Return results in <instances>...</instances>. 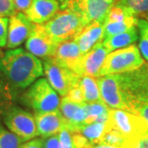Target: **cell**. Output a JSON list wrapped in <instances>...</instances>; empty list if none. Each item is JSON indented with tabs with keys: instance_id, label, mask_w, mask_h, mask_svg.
<instances>
[{
	"instance_id": "obj_1",
	"label": "cell",
	"mask_w": 148,
	"mask_h": 148,
	"mask_svg": "<svg viewBox=\"0 0 148 148\" xmlns=\"http://www.w3.org/2000/svg\"><path fill=\"white\" fill-rule=\"evenodd\" d=\"M39 58L21 48L7 50L0 57V77L17 92L25 90L43 75Z\"/></svg>"
},
{
	"instance_id": "obj_2",
	"label": "cell",
	"mask_w": 148,
	"mask_h": 148,
	"mask_svg": "<svg viewBox=\"0 0 148 148\" xmlns=\"http://www.w3.org/2000/svg\"><path fill=\"white\" fill-rule=\"evenodd\" d=\"M119 86L128 112L138 114L148 123V65L119 74Z\"/></svg>"
},
{
	"instance_id": "obj_3",
	"label": "cell",
	"mask_w": 148,
	"mask_h": 148,
	"mask_svg": "<svg viewBox=\"0 0 148 148\" xmlns=\"http://www.w3.org/2000/svg\"><path fill=\"white\" fill-rule=\"evenodd\" d=\"M20 101L35 114L58 110L60 105L57 92L45 78H40L33 82L21 94Z\"/></svg>"
},
{
	"instance_id": "obj_4",
	"label": "cell",
	"mask_w": 148,
	"mask_h": 148,
	"mask_svg": "<svg viewBox=\"0 0 148 148\" xmlns=\"http://www.w3.org/2000/svg\"><path fill=\"white\" fill-rule=\"evenodd\" d=\"M106 127L116 130L127 140L138 142L148 136V123L143 117L123 110L109 109Z\"/></svg>"
},
{
	"instance_id": "obj_5",
	"label": "cell",
	"mask_w": 148,
	"mask_h": 148,
	"mask_svg": "<svg viewBox=\"0 0 148 148\" xmlns=\"http://www.w3.org/2000/svg\"><path fill=\"white\" fill-rule=\"evenodd\" d=\"M43 26L53 40L60 44L74 40L84 29L86 24L73 11L61 9Z\"/></svg>"
},
{
	"instance_id": "obj_6",
	"label": "cell",
	"mask_w": 148,
	"mask_h": 148,
	"mask_svg": "<svg viewBox=\"0 0 148 148\" xmlns=\"http://www.w3.org/2000/svg\"><path fill=\"white\" fill-rule=\"evenodd\" d=\"M145 64L140 50L135 44L112 51L106 56L99 77L122 74L138 70Z\"/></svg>"
},
{
	"instance_id": "obj_7",
	"label": "cell",
	"mask_w": 148,
	"mask_h": 148,
	"mask_svg": "<svg viewBox=\"0 0 148 148\" xmlns=\"http://www.w3.org/2000/svg\"><path fill=\"white\" fill-rule=\"evenodd\" d=\"M2 118L7 128L23 143L39 136L34 115L19 106H11Z\"/></svg>"
},
{
	"instance_id": "obj_8",
	"label": "cell",
	"mask_w": 148,
	"mask_h": 148,
	"mask_svg": "<svg viewBox=\"0 0 148 148\" xmlns=\"http://www.w3.org/2000/svg\"><path fill=\"white\" fill-rule=\"evenodd\" d=\"M60 9H69L77 13L86 27L94 22H105L114 3L106 0H64L59 3Z\"/></svg>"
},
{
	"instance_id": "obj_9",
	"label": "cell",
	"mask_w": 148,
	"mask_h": 148,
	"mask_svg": "<svg viewBox=\"0 0 148 148\" xmlns=\"http://www.w3.org/2000/svg\"><path fill=\"white\" fill-rule=\"evenodd\" d=\"M42 64L49 83L61 96L68 95L69 91L78 84L81 76L58 64L53 57L43 59Z\"/></svg>"
},
{
	"instance_id": "obj_10",
	"label": "cell",
	"mask_w": 148,
	"mask_h": 148,
	"mask_svg": "<svg viewBox=\"0 0 148 148\" xmlns=\"http://www.w3.org/2000/svg\"><path fill=\"white\" fill-rule=\"evenodd\" d=\"M58 45L41 24H35L26 41L27 51L42 59L54 57Z\"/></svg>"
},
{
	"instance_id": "obj_11",
	"label": "cell",
	"mask_w": 148,
	"mask_h": 148,
	"mask_svg": "<svg viewBox=\"0 0 148 148\" xmlns=\"http://www.w3.org/2000/svg\"><path fill=\"white\" fill-rule=\"evenodd\" d=\"M102 101L110 109L128 111L122 94L119 74H110L97 77Z\"/></svg>"
},
{
	"instance_id": "obj_12",
	"label": "cell",
	"mask_w": 148,
	"mask_h": 148,
	"mask_svg": "<svg viewBox=\"0 0 148 148\" xmlns=\"http://www.w3.org/2000/svg\"><path fill=\"white\" fill-rule=\"evenodd\" d=\"M35 23L30 21L24 12H16L10 16L8 23L7 49H15L27 41L31 35Z\"/></svg>"
},
{
	"instance_id": "obj_13",
	"label": "cell",
	"mask_w": 148,
	"mask_h": 148,
	"mask_svg": "<svg viewBox=\"0 0 148 148\" xmlns=\"http://www.w3.org/2000/svg\"><path fill=\"white\" fill-rule=\"evenodd\" d=\"M84 55V53H82L78 45L74 40H72L58 44L53 58L58 64L82 76V62Z\"/></svg>"
},
{
	"instance_id": "obj_14",
	"label": "cell",
	"mask_w": 148,
	"mask_h": 148,
	"mask_svg": "<svg viewBox=\"0 0 148 148\" xmlns=\"http://www.w3.org/2000/svg\"><path fill=\"white\" fill-rule=\"evenodd\" d=\"M59 111L64 118L65 127L71 132H79L86 125V112L83 104H77L72 101L68 96L62 98L59 105Z\"/></svg>"
},
{
	"instance_id": "obj_15",
	"label": "cell",
	"mask_w": 148,
	"mask_h": 148,
	"mask_svg": "<svg viewBox=\"0 0 148 148\" xmlns=\"http://www.w3.org/2000/svg\"><path fill=\"white\" fill-rule=\"evenodd\" d=\"M60 10L58 0H32L31 5L24 12L30 21L35 24H45Z\"/></svg>"
},
{
	"instance_id": "obj_16",
	"label": "cell",
	"mask_w": 148,
	"mask_h": 148,
	"mask_svg": "<svg viewBox=\"0 0 148 148\" xmlns=\"http://www.w3.org/2000/svg\"><path fill=\"white\" fill-rule=\"evenodd\" d=\"M109 53L103 41L95 44L90 51L85 53L82 62V76L99 77L101 67Z\"/></svg>"
},
{
	"instance_id": "obj_17",
	"label": "cell",
	"mask_w": 148,
	"mask_h": 148,
	"mask_svg": "<svg viewBox=\"0 0 148 148\" xmlns=\"http://www.w3.org/2000/svg\"><path fill=\"white\" fill-rule=\"evenodd\" d=\"M34 117L39 136L42 138L58 134L65 127L64 118L59 110L47 113L35 114Z\"/></svg>"
},
{
	"instance_id": "obj_18",
	"label": "cell",
	"mask_w": 148,
	"mask_h": 148,
	"mask_svg": "<svg viewBox=\"0 0 148 148\" xmlns=\"http://www.w3.org/2000/svg\"><path fill=\"white\" fill-rule=\"evenodd\" d=\"M105 22H94L85 27L80 34L74 39L82 53H86L98 42L103 41Z\"/></svg>"
},
{
	"instance_id": "obj_19",
	"label": "cell",
	"mask_w": 148,
	"mask_h": 148,
	"mask_svg": "<svg viewBox=\"0 0 148 148\" xmlns=\"http://www.w3.org/2000/svg\"><path fill=\"white\" fill-rule=\"evenodd\" d=\"M138 39L137 27H133L127 31L108 37L103 40V44L109 53L116 49L127 47L136 42Z\"/></svg>"
},
{
	"instance_id": "obj_20",
	"label": "cell",
	"mask_w": 148,
	"mask_h": 148,
	"mask_svg": "<svg viewBox=\"0 0 148 148\" xmlns=\"http://www.w3.org/2000/svg\"><path fill=\"white\" fill-rule=\"evenodd\" d=\"M82 90L85 103H93L103 101L101 99L97 77L89 76H81L78 82Z\"/></svg>"
},
{
	"instance_id": "obj_21",
	"label": "cell",
	"mask_w": 148,
	"mask_h": 148,
	"mask_svg": "<svg viewBox=\"0 0 148 148\" xmlns=\"http://www.w3.org/2000/svg\"><path fill=\"white\" fill-rule=\"evenodd\" d=\"M86 112V125L93 123H106L108 120L109 107L104 103V101H98L93 103L83 104Z\"/></svg>"
},
{
	"instance_id": "obj_22",
	"label": "cell",
	"mask_w": 148,
	"mask_h": 148,
	"mask_svg": "<svg viewBox=\"0 0 148 148\" xmlns=\"http://www.w3.org/2000/svg\"><path fill=\"white\" fill-rule=\"evenodd\" d=\"M138 17L133 16L127 20L122 21H116V22H105L104 24V37L103 40L110 37L112 36H114L117 34H119L122 32H124L127 31L128 29L132 28L133 27H137L138 24Z\"/></svg>"
},
{
	"instance_id": "obj_23",
	"label": "cell",
	"mask_w": 148,
	"mask_h": 148,
	"mask_svg": "<svg viewBox=\"0 0 148 148\" xmlns=\"http://www.w3.org/2000/svg\"><path fill=\"white\" fill-rule=\"evenodd\" d=\"M115 3L126 8L138 18L148 21V0H117Z\"/></svg>"
},
{
	"instance_id": "obj_24",
	"label": "cell",
	"mask_w": 148,
	"mask_h": 148,
	"mask_svg": "<svg viewBox=\"0 0 148 148\" xmlns=\"http://www.w3.org/2000/svg\"><path fill=\"white\" fill-rule=\"evenodd\" d=\"M17 92L7 82L0 77V117L11 106L13 105Z\"/></svg>"
},
{
	"instance_id": "obj_25",
	"label": "cell",
	"mask_w": 148,
	"mask_h": 148,
	"mask_svg": "<svg viewBox=\"0 0 148 148\" xmlns=\"http://www.w3.org/2000/svg\"><path fill=\"white\" fill-rule=\"evenodd\" d=\"M106 129V123H93L83 126L77 132L82 133L91 144H97Z\"/></svg>"
},
{
	"instance_id": "obj_26",
	"label": "cell",
	"mask_w": 148,
	"mask_h": 148,
	"mask_svg": "<svg viewBox=\"0 0 148 148\" xmlns=\"http://www.w3.org/2000/svg\"><path fill=\"white\" fill-rule=\"evenodd\" d=\"M139 34V50L142 56L148 62V21L144 18H138L137 24Z\"/></svg>"
},
{
	"instance_id": "obj_27",
	"label": "cell",
	"mask_w": 148,
	"mask_h": 148,
	"mask_svg": "<svg viewBox=\"0 0 148 148\" xmlns=\"http://www.w3.org/2000/svg\"><path fill=\"white\" fill-rule=\"evenodd\" d=\"M22 143L20 138L0 123V148H20Z\"/></svg>"
},
{
	"instance_id": "obj_28",
	"label": "cell",
	"mask_w": 148,
	"mask_h": 148,
	"mask_svg": "<svg viewBox=\"0 0 148 148\" xmlns=\"http://www.w3.org/2000/svg\"><path fill=\"white\" fill-rule=\"evenodd\" d=\"M134 15L126 8L114 3L109 12L105 22H116L127 20Z\"/></svg>"
},
{
	"instance_id": "obj_29",
	"label": "cell",
	"mask_w": 148,
	"mask_h": 148,
	"mask_svg": "<svg viewBox=\"0 0 148 148\" xmlns=\"http://www.w3.org/2000/svg\"><path fill=\"white\" fill-rule=\"evenodd\" d=\"M14 0H0V16L8 17L13 16L16 13Z\"/></svg>"
},
{
	"instance_id": "obj_30",
	"label": "cell",
	"mask_w": 148,
	"mask_h": 148,
	"mask_svg": "<svg viewBox=\"0 0 148 148\" xmlns=\"http://www.w3.org/2000/svg\"><path fill=\"white\" fill-rule=\"evenodd\" d=\"M58 135L61 148H75L73 141V134L69 129L64 127L58 133Z\"/></svg>"
},
{
	"instance_id": "obj_31",
	"label": "cell",
	"mask_w": 148,
	"mask_h": 148,
	"mask_svg": "<svg viewBox=\"0 0 148 148\" xmlns=\"http://www.w3.org/2000/svg\"><path fill=\"white\" fill-rule=\"evenodd\" d=\"M8 17L0 16V47H6L8 32Z\"/></svg>"
},
{
	"instance_id": "obj_32",
	"label": "cell",
	"mask_w": 148,
	"mask_h": 148,
	"mask_svg": "<svg viewBox=\"0 0 148 148\" xmlns=\"http://www.w3.org/2000/svg\"><path fill=\"white\" fill-rule=\"evenodd\" d=\"M66 96H68L71 101H73L75 103H77V104H84L85 103L82 92V90L79 87L78 84L76 86H74L73 88L69 91L68 95H66Z\"/></svg>"
},
{
	"instance_id": "obj_33",
	"label": "cell",
	"mask_w": 148,
	"mask_h": 148,
	"mask_svg": "<svg viewBox=\"0 0 148 148\" xmlns=\"http://www.w3.org/2000/svg\"><path fill=\"white\" fill-rule=\"evenodd\" d=\"M43 143L44 148H61L58 134L43 138Z\"/></svg>"
},
{
	"instance_id": "obj_34",
	"label": "cell",
	"mask_w": 148,
	"mask_h": 148,
	"mask_svg": "<svg viewBox=\"0 0 148 148\" xmlns=\"http://www.w3.org/2000/svg\"><path fill=\"white\" fill-rule=\"evenodd\" d=\"M20 148H44L43 138H33L22 143Z\"/></svg>"
},
{
	"instance_id": "obj_35",
	"label": "cell",
	"mask_w": 148,
	"mask_h": 148,
	"mask_svg": "<svg viewBox=\"0 0 148 148\" xmlns=\"http://www.w3.org/2000/svg\"><path fill=\"white\" fill-rule=\"evenodd\" d=\"M32 1V0H14L16 11L24 12L31 5Z\"/></svg>"
},
{
	"instance_id": "obj_36",
	"label": "cell",
	"mask_w": 148,
	"mask_h": 148,
	"mask_svg": "<svg viewBox=\"0 0 148 148\" xmlns=\"http://www.w3.org/2000/svg\"><path fill=\"white\" fill-rule=\"evenodd\" d=\"M138 148H148V136L143 138L138 142Z\"/></svg>"
},
{
	"instance_id": "obj_37",
	"label": "cell",
	"mask_w": 148,
	"mask_h": 148,
	"mask_svg": "<svg viewBox=\"0 0 148 148\" xmlns=\"http://www.w3.org/2000/svg\"><path fill=\"white\" fill-rule=\"evenodd\" d=\"M88 148H118L114 147H111L108 145H104V144H91Z\"/></svg>"
},
{
	"instance_id": "obj_38",
	"label": "cell",
	"mask_w": 148,
	"mask_h": 148,
	"mask_svg": "<svg viewBox=\"0 0 148 148\" xmlns=\"http://www.w3.org/2000/svg\"><path fill=\"white\" fill-rule=\"evenodd\" d=\"M58 1L59 2V3H60V2H62V1H64V0H58ZM106 1H109V2H111V3H115L117 0H106Z\"/></svg>"
},
{
	"instance_id": "obj_39",
	"label": "cell",
	"mask_w": 148,
	"mask_h": 148,
	"mask_svg": "<svg viewBox=\"0 0 148 148\" xmlns=\"http://www.w3.org/2000/svg\"><path fill=\"white\" fill-rule=\"evenodd\" d=\"M3 53H3V52H2V50L0 49V57H2V56L3 55Z\"/></svg>"
}]
</instances>
